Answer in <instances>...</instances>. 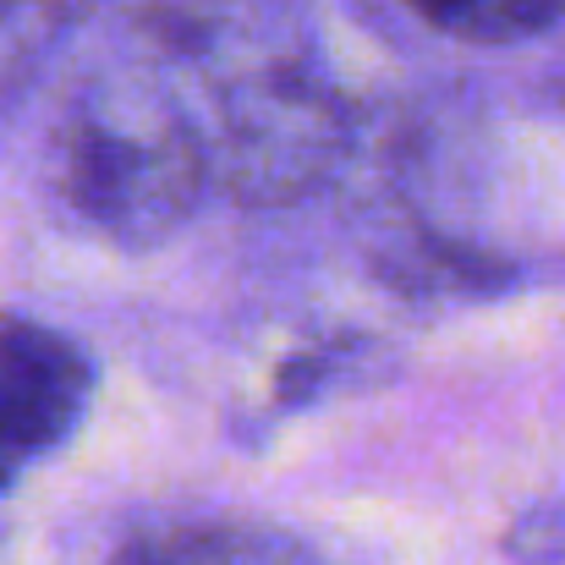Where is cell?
Segmentation results:
<instances>
[{
    "label": "cell",
    "mask_w": 565,
    "mask_h": 565,
    "mask_svg": "<svg viewBox=\"0 0 565 565\" xmlns=\"http://www.w3.org/2000/svg\"><path fill=\"white\" fill-rule=\"evenodd\" d=\"M143 28L198 88L214 188L247 209L319 192L352 149V110L286 0H149Z\"/></svg>",
    "instance_id": "1"
},
{
    "label": "cell",
    "mask_w": 565,
    "mask_h": 565,
    "mask_svg": "<svg viewBox=\"0 0 565 565\" xmlns=\"http://www.w3.org/2000/svg\"><path fill=\"white\" fill-rule=\"evenodd\" d=\"M44 182L77 231L127 253L177 236L214 188L188 94L154 72L83 83L50 127Z\"/></svg>",
    "instance_id": "2"
},
{
    "label": "cell",
    "mask_w": 565,
    "mask_h": 565,
    "mask_svg": "<svg viewBox=\"0 0 565 565\" xmlns=\"http://www.w3.org/2000/svg\"><path fill=\"white\" fill-rule=\"evenodd\" d=\"M94 384V358L66 330L0 313V494L77 434Z\"/></svg>",
    "instance_id": "3"
},
{
    "label": "cell",
    "mask_w": 565,
    "mask_h": 565,
    "mask_svg": "<svg viewBox=\"0 0 565 565\" xmlns=\"http://www.w3.org/2000/svg\"><path fill=\"white\" fill-rule=\"evenodd\" d=\"M105 565H313V555L269 522H171L127 539Z\"/></svg>",
    "instance_id": "4"
},
{
    "label": "cell",
    "mask_w": 565,
    "mask_h": 565,
    "mask_svg": "<svg viewBox=\"0 0 565 565\" xmlns=\"http://www.w3.org/2000/svg\"><path fill=\"white\" fill-rule=\"evenodd\" d=\"M401 6L423 28H434L456 44H483V50L539 39L565 11V0H401Z\"/></svg>",
    "instance_id": "5"
},
{
    "label": "cell",
    "mask_w": 565,
    "mask_h": 565,
    "mask_svg": "<svg viewBox=\"0 0 565 565\" xmlns=\"http://www.w3.org/2000/svg\"><path fill=\"white\" fill-rule=\"evenodd\" d=\"M83 0H0V94H17L77 28Z\"/></svg>",
    "instance_id": "6"
}]
</instances>
